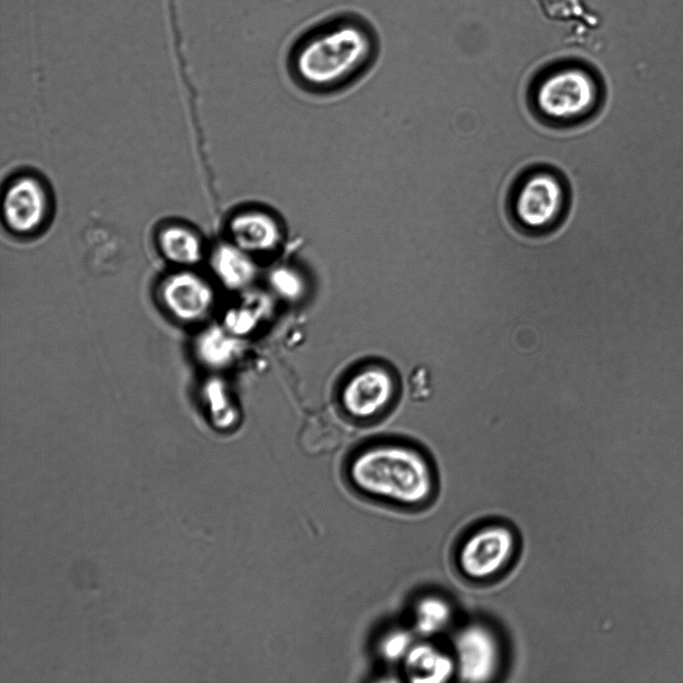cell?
Segmentation results:
<instances>
[{
  "mask_svg": "<svg viewBox=\"0 0 683 683\" xmlns=\"http://www.w3.org/2000/svg\"><path fill=\"white\" fill-rule=\"evenodd\" d=\"M374 42L364 27L350 21L322 26L294 49L291 72L303 88L324 93L357 78L370 64Z\"/></svg>",
  "mask_w": 683,
  "mask_h": 683,
  "instance_id": "1",
  "label": "cell"
},
{
  "mask_svg": "<svg viewBox=\"0 0 683 683\" xmlns=\"http://www.w3.org/2000/svg\"><path fill=\"white\" fill-rule=\"evenodd\" d=\"M350 475L362 490L406 504L425 501L434 485L428 457L422 450L403 443L364 449L351 462Z\"/></svg>",
  "mask_w": 683,
  "mask_h": 683,
  "instance_id": "2",
  "label": "cell"
},
{
  "mask_svg": "<svg viewBox=\"0 0 683 683\" xmlns=\"http://www.w3.org/2000/svg\"><path fill=\"white\" fill-rule=\"evenodd\" d=\"M602 98L601 82L591 68L564 62L541 72L530 87L537 117L553 126H569L593 116Z\"/></svg>",
  "mask_w": 683,
  "mask_h": 683,
  "instance_id": "3",
  "label": "cell"
},
{
  "mask_svg": "<svg viewBox=\"0 0 683 683\" xmlns=\"http://www.w3.org/2000/svg\"><path fill=\"white\" fill-rule=\"evenodd\" d=\"M513 222L524 232L543 234L561 224L569 206V188L560 172L533 167L511 186L508 201Z\"/></svg>",
  "mask_w": 683,
  "mask_h": 683,
  "instance_id": "4",
  "label": "cell"
},
{
  "mask_svg": "<svg viewBox=\"0 0 683 683\" xmlns=\"http://www.w3.org/2000/svg\"><path fill=\"white\" fill-rule=\"evenodd\" d=\"M154 295L162 313L182 326L203 323L216 304L213 284L193 268H174L163 275Z\"/></svg>",
  "mask_w": 683,
  "mask_h": 683,
  "instance_id": "5",
  "label": "cell"
},
{
  "mask_svg": "<svg viewBox=\"0 0 683 683\" xmlns=\"http://www.w3.org/2000/svg\"><path fill=\"white\" fill-rule=\"evenodd\" d=\"M52 196L46 182L31 172L11 177L2 194V220L7 230L21 237L38 234L48 223Z\"/></svg>",
  "mask_w": 683,
  "mask_h": 683,
  "instance_id": "6",
  "label": "cell"
},
{
  "mask_svg": "<svg viewBox=\"0 0 683 683\" xmlns=\"http://www.w3.org/2000/svg\"><path fill=\"white\" fill-rule=\"evenodd\" d=\"M224 238L256 258L277 252L286 239L283 220L272 209L250 204L235 209L227 217Z\"/></svg>",
  "mask_w": 683,
  "mask_h": 683,
  "instance_id": "7",
  "label": "cell"
},
{
  "mask_svg": "<svg viewBox=\"0 0 683 683\" xmlns=\"http://www.w3.org/2000/svg\"><path fill=\"white\" fill-rule=\"evenodd\" d=\"M397 380L389 369L369 364L354 371L340 391V403L353 419L368 420L383 413L397 394Z\"/></svg>",
  "mask_w": 683,
  "mask_h": 683,
  "instance_id": "8",
  "label": "cell"
},
{
  "mask_svg": "<svg viewBox=\"0 0 683 683\" xmlns=\"http://www.w3.org/2000/svg\"><path fill=\"white\" fill-rule=\"evenodd\" d=\"M456 674L470 683L491 680L499 667L500 647L495 634L474 622L459 629L453 638Z\"/></svg>",
  "mask_w": 683,
  "mask_h": 683,
  "instance_id": "9",
  "label": "cell"
},
{
  "mask_svg": "<svg viewBox=\"0 0 683 683\" xmlns=\"http://www.w3.org/2000/svg\"><path fill=\"white\" fill-rule=\"evenodd\" d=\"M514 548L515 539L507 527H482L463 542L458 554L459 567L471 579H486L505 566Z\"/></svg>",
  "mask_w": 683,
  "mask_h": 683,
  "instance_id": "10",
  "label": "cell"
},
{
  "mask_svg": "<svg viewBox=\"0 0 683 683\" xmlns=\"http://www.w3.org/2000/svg\"><path fill=\"white\" fill-rule=\"evenodd\" d=\"M207 260L216 281L230 291L248 289L259 273L257 258L226 238L208 249Z\"/></svg>",
  "mask_w": 683,
  "mask_h": 683,
  "instance_id": "11",
  "label": "cell"
},
{
  "mask_svg": "<svg viewBox=\"0 0 683 683\" xmlns=\"http://www.w3.org/2000/svg\"><path fill=\"white\" fill-rule=\"evenodd\" d=\"M154 239L160 256L174 268H193L207 256L201 233L184 221L170 220L161 224Z\"/></svg>",
  "mask_w": 683,
  "mask_h": 683,
  "instance_id": "12",
  "label": "cell"
},
{
  "mask_svg": "<svg viewBox=\"0 0 683 683\" xmlns=\"http://www.w3.org/2000/svg\"><path fill=\"white\" fill-rule=\"evenodd\" d=\"M191 350L201 367L217 373L231 367L239 358L242 341L222 324H211L195 334Z\"/></svg>",
  "mask_w": 683,
  "mask_h": 683,
  "instance_id": "13",
  "label": "cell"
},
{
  "mask_svg": "<svg viewBox=\"0 0 683 683\" xmlns=\"http://www.w3.org/2000/svg\"><path fill=\"white\" fill-rule=\"evenodd\" d=\"M200 400L212 427L219 431L234 428L240 419L239 410L226 382L211 376L201 385Z\"/></svg>",
  "mask_w": 683,
  "mask_h": 683,
  "instance_id": "14",
  "label": "cell"
},
{
  "mask_svg": "<svg viewBox=\"0 0 683 683\" xmlns=\"http://www.w3.org/2000/svg\"><path fill=\"white\" fill-rule=\"evenodd\" d=\"M270 312L271 302L268 298L251 295L226 311L222 325L242 338L253 332Z\"/></svg>",
  "mask_w": 683,
  "mask_h": 683,
  "instance_id": "15",
  "label": "cell"
},
{
  "mask_svg": "<svg viewBox=\"0 0 683 683\" xmlns=\"http://www.w3.org/2000/svg\"><path fill=\"white\" fill-rule=\"evenodd\" d=\"M411 663L419 671L421 681L446 682L456 673L454 658L429 645L416 648Z\"/></svg>",
  "mask_w": 683,
  "mask_h": 683,
  "instance_id": "16",
  "label": "cell"
},
{
  "mask_svg": "<svg viewBox=\"0 0 683 683\" xmlns=\"http://www.w3.org/2000/svg\"><path fill=\"white\" fill-rule=\"evenodd\" d=\"M270 289L280 298L296 302L302 299L307 283L302 272L288 263L278 264L267 275Z\"/></svg>",
  "mask_w": 683,
  "mask_h": 683,
  "instance_id": "17",
  "label": "cell"
},
{
  "mask_svg": "<svg viewBox=\"0 0 683 683\" xmlns=\"http://www.w3.org/2000/svg\"><path fill=\"white\" fill-rule=\"evenodd\" d=\"M452 620V608L441 597L423 599L417 610V624L421 632L435 634L449 626Z\"/></svg>",
  "mask_w": 683,
  "mask_h": 683,
  "instance_id": "18",
  "label": "cell"
}]
</instances>
